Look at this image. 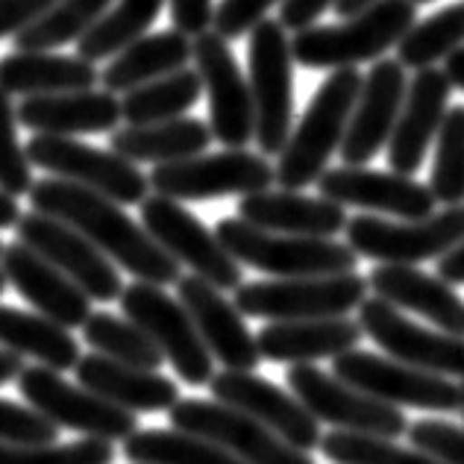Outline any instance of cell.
Here are the masks:
<instances>
[{"instance_id":"7bdbcfd3","label":"cell","mask_w":464,"mask_h":464,"mask_svg":"<svg viewBox=\"0 0 464 464\" xmlns=\"http://www.w3.org/2000/svg\"><path fill=\"white\" fill-rule=\"evenodd\" d=\"M33 188V165L27 162L24 144L18 141V115L12 97L0 89V191L21 198Z\"/></svg>"},{"instance_id":"4dcf8cb0","label":"cell","mask_w":464,"mask_h":464,"mask_svg":"<svg viewBox=\"0 0 464 464\" xmlns=\"http://www.w3.org/2000/svg\"><path fill=\"white\" fill-rule=\"evenodd\" d=\"M191 63V39L177 30L148 33L118 51L101 71V85L109 94H127L139 85L182 71Z\"/></svg>"},{"instance_id":"e575fe53","label":"cell","mask_w":464,"mask_h":464,"mask_svg":"<svg viewBox=\"0 0 464 464\" xmlns=\"http://www.w3.org/2000/svg\"><path fill=\"white\" fill-rule=\"evenodd\" d=\"M165 4L168 0H115V6H109L106 15L77 42V56L92 65L97 59H112L127 44L148 35Z\"/></svg>"},{"instance_id":"484cf974","label":"cell","mask_w":464,"mask_h":464,"mask_svg":"<svg viewBox=\"0 0 464 464\" xmlns=\"http://www.w3.org/2000/svg\"><path fill=\"white\" fill-rule=\"evenodd\" d=\"M238 218L279 236L333 238L347 227L344 206L324 198H306L300 191H259L238 200Z\"/></svg>"},{"instance_id":"f546056e","label":"cell","mask_w":464,"mask_h":464,"mask_svg":"<svg viewBox=\"0 0 464 464\" xmlns=\"http://www.w3.org/2000/svg\"><path fill=\"white\" fill-rule=\"evenodd\" d=\"M101 82V71L80 56L51 51H12L0 56V89L9 97L85 92Z\"/></svg>"},{"instance_id":"ee69618b","label":"cell","mask_w":464,"mask_h":464,"mask_svg":"<svg viewBox=\"0 0 464 464\" xmlns=\"http://www.w3.org/2000/svg\"><path fill=\"white\" fill-rule=\"evenodd\" d=\"M59 438L56 426L39 411L18 406L12 400H0V444L12 447H39L53 444Z\"/></svg>"},{"instance_id":"d6a6232c","label":"cell","mask_w":464,"mask_h":464,"mask_svg":"<svg viewBox=\"0 0 464 464\" xmlns=\"http://www.w3.org/2000/svg\"><path fill=\"white\" fill-rule=\"evenodd\" d=\"M0 350L15 353L21 359L33 356L42 362V368L56 373L74 371L80 362V344L68 329L15 306H0Z\"/></svg>"},{"instance_id":"9a60e30c","label":"cell","mask_w":464,"mask_h":464,"mask_svg":"<svg viewBox=\"0 0 464 464\" xmlns=\"http://www.w3.org/2000/svg\"><path fill=\"white\" fill-rule=\"evenodd\" d=\"M333 376L353 385L362 394H368L388 406H409L426 411H459L461 394L444 376L426 373L409 364L376 356L368 350H347L333 359Z\"/></svg>"},{"instance_id":"44dd1931","label":"cell","mask_w":464,"mask_h":464,"mask_svg":"<svg viewBox=\"0 0 464 464\" xmlns=\"http://www.w3.org/2000/svg\"><path fill=\"white\" fill-rule=\"evenodd\" d=\"M324 200L338 206H356L364 212L397 215L402 221H423L435 215V198L430 186L414 182L411 177H400L394 170H371V168H329L314 182Z\"/></svg>"},{"instance_id":"ac0fdd59","label":"cell","mask_w":464,"mask_h":464,"mask_svg":"<svg viewBox=\"0 0 464 464\" xmlns=\"http://www.w3.org/2000/svg\"><path fill=\"white\" fill-rule=\"evenodd\" d=\"M359 326L394 362L444 376V380L447 376H461L464 380V338L414 324L397 306H391L380 297L362 300Z\"/></svg>"},{"instance_id":"52a82bcc","label":"cell","mask_w":464,"mask_h":464,"mask_svg":"<svg viewBox=\"0 0 464 464\" xmlns=\"http://www.w3.org/2000/svg\"><path fill=\"white\" fill-rule=\"evenodd\" d=\"M24 153L33 168L103 194L118 206H141L148 200V174H141L136 165L112 150L92 148V144L65 136H33L24 144Z\"/></svg>"},{"instance_id":"cb8c5ba5","label":"cell","mask_w":464,"mask_h":464,"mask_svg":"<svg viewBox=\"0 0 464 464\" xmlns=\"http://www.w3.org/2000/svg\"><path fill=\"white\" fill-rule=\"evenodd\" d=\"M0 271H4L6 283L18 291V295L39 309L42 317L53 321L63 329H82V324L92 314V300L63 276L53 265H47L39 253L24 247L21 241L4 244L0 253Z\"/></svg>"},{"instance_id":"ffe728a7","label":"cell","mask_w":464,"mask_h":464,"mask_svg":"<svg viewBox=\"0 0 464 464\" xmlns=\"http://www.w3.org/2000/svg\"><path fill=\"white\" fill-rule=\"evenodd\" d=\"M406 68L397 59H380L362 77V89L353 106L350 124L341 141V159L350 168H364L380 153L394 132L402 97H406Z\"/></svg>"},{"instance_id":"2e32d148","label":"cell","mask_w":464,"mask_h":464,"mask_svg":"<svg viewBox=\"0 0 464 464\" xmlns=\"http://www.w3.org/2000/svg\"><path fill=\"white\" fill-rule=\"evenodd\" d=\"M15 232L24 247L39 253L47 265H53L59 274L68 276L92 303H112L121 297L124 283L118 276V267L101 250L92 247L77 229H71L51 215L21 212Z\"/></svg>"},{"instance_id":"9c48e42d","label":"cell","mask_w":464,"mask_h":464,"mask_svg":"<svg viewBox=\"0 0 464 464\" xmlns=\"http://www.w3.org/2000/svg\"><path fill=\"white\" fill-rule=\"evenodd\" d=\"M118 303L130 317V324H136L153 341L182 382L194 388L209 385L215 376L212 356L194 329L188 312L179 306V300L165 295L159 285L132 283L121 291Z\"/></svg>"},{"instance_id":"7402d4cb","label":"cell","mask_w":464,"mask_h":464,"mask_svg":"<svg viewBox=\"0 0 464 464\" xmlns=\"http://www.w3.org/2000/svg\"><path fill=\"white\" fill-rule=\"evenodd\" d=\"M177 300L188 312L194 329L203 338L209 356H215L227 371H256L259 368V350L250 335L241 312L218 291L215 285L203 283L200 276H179L177 279Z\"/></svg>"},{"instance_id":"ba28073f","label":"cell","mask_w":464,"mask_h":464,"mask_svg":"<svg viewBox=\"0 0 464 464\" xmlns=\"http://www.w3.org/2000/svg\"><path fill=\"white\" fill-rule=\"evenodd\" d=\"M347 247L382 265H418L441 259L464 241V206H447L423 221H385L376 215H356L347 227Z\"/></svg>"},{"instance_id":"db71d44e","label":"cell","mask_w":464,"mask_h":464,"mask_svg":"<svg viewBox=\"0 0 464 464\" xmlns=\"http://www.w3.org/2000/svg\"><path fill=\"white\" fill-rule=\"evenodd\" d=\"M21 218V209H18V200L9 198V194L0 191V229H9L15 227Z\"/></svg>"},{"instance_id":"8992f818","label":"cell","mask_w":464,"mask_h":464,"mask_svg":"<svg viewBox=\"0 0 464 464\" xmlns=\"http://www.w3.org/2000/svg\"><path fill=\"white\" fill-rule=\"evenodd\" d=\"M368 300V279L356 271L338 276H303V279H262L241 283L232 306L241 317L259 321H317V317H347Z\"/></svg>"},{"instance_id":"b9f144b4","label":"cell","mask_w":464,"mask_h":464,"mask_svg":"<svg viewBox=\"0 0 464 464\" xmlns=\"http://www.w3.org/2000/svg\"><path fill=\"white\" fill-rule=\"evenodd\" d=\"M115 447L97 438H82L71 444L12 447L0 444V464H112Z\"/></svg>"},{"instance_id":"d590c367","label":"cell","mask_w":464,"mask_h":464,"mask_svg":"<svg viewBox=\"0 0 464 464\" xmlns=\"http://www.w3.org/2000/svg\"><path fill=\"white\" fill-rule=\"evenodd\" d=\"M115 0H56L51 12L15 35V51H56L80 42Z\"/></svg>"},{"instance_id":"836d02e7","label":"cell","mask_w":464,"mask_h":464,"mask_svg":"<svg viewBox=\"0 0 464 464\" xmlns=\"http://www.w3.org/2000/svg\"><path fill=\"white\" fill-rule=\"evenodd\" d=\"M203 82L194 68L174 71L168 77H159L148 85L127 92L121 97V121L127 127H144V124H162V121L182 118V112L200 101Z\"/></svg>"},{"instance_id":"5b68a950","label":"cell","mask_w":464,"mask_h":464,"mask_svg":"<svg viewBox=\"0 0 464 464\" xmlns=\"http://www.w3.org/2000/svg\"><path fill=\"white\" fill-rule=\"evenodd\" d=\"M247 65L256 115L253 139L262 156H279L295 124V59H291V42L279 21L265 18L250 30Z\"/></svg>"},{"instance_id":"c3c4849f","label":"cell","mask_w":464,"mask_h":464,"mask_svg":"<svg viewBox=\"0 0 464 464\" xmlns=\"http://www.w3.org/2000/svg\"><path fill=\"white\" fill-rule=\"evenodd\" d=\"M53 4L56 0H0V39L27 30L44 12H51Z\"/></svg>"},{"instance_id":"8d00e7d4","label":"cell","mask_w":464,"mask_h":464,"mask_svg":"<svg viewBox=\"0 0 464 464\" xmlns=\"http://www.w3.org/2000/svg\"><path fill=\"white\" fill-rule=\"evenodd\" d=\"M124 456L132 464H241L206 438L179 430H144L124 441Z\"/></svg>"},{"instance_id":"9f6ffc18","label":"cell","mask_w":464,"mask_h":464,"mask_svg":"<svg viewBox=\"0 0 464 464\" xmlns=\"http://www.w3.org/2000/svg\"><path fill=\"white\" fill-rule=\"evenodd\" d=\"M4 288H6V276H4V271H0V295H4Z\"/></svg>"},{"instance_id":"4316f807","label":"cell","mask_w":464,"mask_h":464,"mask_svg":"<svg viewBox=\"0 0 464 464\" xmlns=\"http://www.w3.org/2000/svg\"><path fill=\"white\" fill-rule=\"evenodd\" d=\"M368 288L391 306L409 309L435 324L441 333L464 338V297H459L444 279L411 265H376L368 276Z\"/></svg>"},{"instance_id":"7c38bea8","label":"cell","mask_w":464,"mask_h":464,"mask_svg":"<svg viewBox=\"0 0 464 464\" xmlns=\"http://www.w3.org/2000/svg\"><path fill=\"white\" fill-rule=\"evenodd\" d=\"M168 411L174 430L206 438L241 464H314L309 453L295 450L262 423L218 400L186 397L177 400Z\"/></svg>"},{"instance_id":"6da1fadb","label":"cell","mask_w":464,"mask_h":464,"mask_svg":"<svg viewBox=\"0 0 464 464\" xmlns=\"http://www.w3.org/2000/svg\"><path fill=\"white\" fill-rule=\"evenodd\" d=\"M30 206L33 212L51 215L71 229H77L109 262L136 276V283L162 288L177 285V279L182 276L179 265L144 232V227L132 221L118 203L103 198V194L51 177L33 182Z\"/></svg>"},{"instance_id":"f5cc1de1","label":"cell","mask_w":464,"mask_h":464,"mask_svg":"<svg viewBox=\"0 0 464 464\" xmlns=\"http://www.w3.org/2000/svg\"><path fill=\"white\" fill-rule=\"evenodd\" d=\"M444 77L450 80L453 89H461L464 92V47L453 51L447 56V65H444Z\"/></svg>"},{"instance_id":"f6af8a7d","label":"cell","mask_w":464,"mask_h":464,"mask_svg":"<svg viewBox=\"0 0 464 464\" xmlns=\"http://www.w3.org/2000/svg\"><path fill=\"white\" fill-rule=\"evenodd\" d=\"M409 441L414 450L438 459L441 464H464V430L441 418H423L409 426Z\"/></svg>"},{"instance_id":"603a6c76","label":"cell","mask_w":464,"mask_h":464,"mask_svg":"<svg viewBox=\"0 0 464 464\" xmlns=\"http://www.w3.org/2000/svg\"><path fill=\"white\" fill-rule=\"evenodd\" d=\"M450 92H453V85L438 68H423L411 77L394 132L388 139V165L394 174L411 177L420 170L426 153H430V144L435 141L438 127L444 121Z\"/></svg>"},{"instance_id":"816d5d0a","label":"cell","mask_w":464,"mask_h":464,"mask_svg":"<svg viewBox=\"0 0 464 464\" xmlns=\"http://www.w3.org/2000/svg\"><path fill=\"white\" fill-rule=\"evenodd\" d=\"M24 368H27V364H24L21 356H15V353H9V350H0V385L18 380Z\"/></svg>"},{"instance_id":"3957f363","label":"cell","mask_w":464,"mask_h":464,"mask_svg":"<svg viewBox=\"0 0 464 464\" xmlns=\"http://www.w3.org/2000/svg\"><path fill=\"white\" fill-rule=\"evenodd\" d=\"M414 21H418V6L411 0H376L359 15L344 18V24L306 27L295 33L291 59L314 71L380 63L391 47H397L402 35L414 27Z\"/></svg>"},{"instance_id":"7a4b0ae2","label":"cell","mask_w":464,"mask_h":464,"mask_svg":"<svg viewBox=\"0 0 464 464\" xmlns=\"http://www.w3.org/2000/svg\"><path fill=\"white\" fill-rule=\"evenodd\" d=\"M359 89H362L359 71L338 68L314 92L300 124L291 130L285 148L279 153V162L274 168V182H279L283 191H300L321 179L329 159H333V153L344 141Z\"/></svg>"},{"instance_id":"30bf717a","label":"cell","mask_w":464,"mask_h":464,"mask_svg":"<svg viewBox=\"0 0 464 464\" xmlns=\"http://www.w3.org/2000/svg\"><path fill=\"white\" fill-rule=\"evenodd\" d=\"M150 188L168 200H215L232 194H259L274 186V165L262 153L224 150L200 153L182 162L156 165L148 177Z\"/></svg>"},{"instance_id":"f35d334b","label":"cell","mask_w":464,"mask_h":464,"mask_svg":"<svg viewBox=\"0 0 464 464\" xmlns=\"http://www.w3.org/2000/svg\"><path fill=\"white\" fill-rule=\"evenodd\" d=\"M459 47H464V4L444 6L426 21H414V27L397 44V63L402 68L423 71Z\"/></svg>"},{"instance_id":"f1b7e54d","label":"cell","mask_w":464,"mask_h":464,"mask_svg":"<svg viewBox=\"0 0 464 464\" xmlns=\"http://www.w3.org/2000/svg\"><path fill=\"white\" fill-rule=\"evenodd\" d=\"M359 321L350 317H317V321H276L256 335L262 359L285 364H312L314 359H335L356 350L362 341Z\"/></svg>"},{"instance_id":"11a10c76","label":"cell","mask_w":464,"mask_h":464,"mask_svg":"<svg viewBox=\"0 0 464 464\" xmlns=\"http://www.w3.org/2000/svg\"><path fill=\"white\" fill-rule=\"evenodd\" d=\"M373 4H376V0H335L333 9H335L338 18H353V15H359V12H364Z\"/></svg>"},{"instance_id":"ab89813d","label":"cell","mask_w":464,"mask_h":464,"mask_svg":"<svg viewBox=\"0 0 464 464\" xmlns=\"http://www.w3.org/2000/svg\"><path fill=\"white\" fill-rule=\"evenodd\" d=\"M430 191L435 203L444 206L464 203V106L461 103L447 109L441 127H438Z\"/></svg>"},{"instance_id":"91938a15","label":"cell","mask_w":464,"mask_h":464,"mask_svg":"<svg viewBox=\"0 0 464 464\" xmlns=\"http://www.w3.org/2000/svg\"><path fill=\"white\" fill-rule=\"evenodd\" d=\"M0 253H4V244H0Z\"/></svg>"},{"instance_id":"bcb514c9","label":"cell","mask_w":464,"mask_h":464,"mask_svg":"<svg viewBox=\"0 0 464 464\" xmlns=\"http://www.w3.org/2000/svg\"><path fill=\"white\" fill-rule=\"evenodd\" d=\"M283 4V0H221L212 12V33L221 35L224 42H236L247 35L256 24L265 21L267 9Z\"/></svg>"},{"instance_id":"680465c9","label":"cell","mask_w":464,"mask_h":464,"mask_svg":"<svg viewBox=\"0 0 464 464\" xmlns=\"http://www.w3.org/2000/svg\"><path fill=\"white\" fill-rule=\"evenodd\" d=\"M459 394H461V406H464V382L459 385Z\"/></svg>"},{"instance_id":"277c9868","label":"cell","mask_w":464,"mask_h":464,"mask_svg":"<svg viewBox=\"0 0 464 464\" xmlns=\"http://www.w3.org/2000/svg\"><path fill=\"white\" fill-rule=\"evenodd\" d=\"M215 236L238 265H250L256 271L276 279L338 276L356 271L359 265V256L335 238L279 236V232L244 224L241 218L218 221Z\"/></svg>"},{"instance_id":"4fadbf2b","label":"cell","mask_w":464,"mask_h":464,"mask_svg":"<svg viewBox=\"0 0 464 464\" xmlns=\"http://www.w3.org/2000/svg\"><path fill=\"white\" fill-rule=\"evenodd\" d=\"M288 388L317 423H333L341 432L394 441L409 430L406 414L400 409L362 394V391L341 382L333 373L314 368V364H291Z\"/></svg>"},{"instance_id":"e0dca14e","label":"cell","mask_w":464,"mask_h":464,"mask_svg":"<svg viewBox=\"0 0 464 464\" xmlns=\"http://www.w3.org/2000/svg\"><path fill=\"white\" fill-rule=\"evenodd\" d=\"M194 71L209 97V132L227 150H244L253 141L256 115L247 77L241 74L238 59L232 56L229 42L212 30L191 39Z\"/></svg>"},{"instance_id":"83f0119b","label":"cell","mask_w":464,"mask_h":464,"mask_svg":"<svg viewBox=\"0 0 464 464\" xmlns=\"http://www.w3.org/2000/svg\"><path fill=\"white\" fill-rule=\"evenodd\" d=\"M80 388L103 397L112 406L141 414V411H168L179 400V388L159 371H141L132 364H121L106 356L89 353L74 364Z\"/></svg>"},{"instance_id":"681fc988","label":"cell","mask_w":464,"mask_h":464,"mask_svg":"<svg viewBox=\"0 0 464 464\" xmlns=\"http://www.w3.org/2000/svg\"><path fill=\"white\" fill-rule=\"evenodd\" d=\"M335 0H283L279 4V27L283 30H306L314 27V21L324 15L326 9H333Z\"/></svg>"},{"instance_id":"6f0895ef","label":"cell","mask_w":464,"mask_h":464,"mask_svg":"<svg viewBox=\"0 0 464 464\" xmlns=\"http://www.w3.org/2000/svg\"><path fill=\"white\" fill-rule=\"evenodd\" d=\"M414 6H420V4H432V0H411Z\"/></svg>"},{"instance_id":"60d3db41","label":"cell","mask_w":464,"mask_h":464,"mask_svg":"<svg viewBox=\"0 0 464 464\" xmlns=\"http://www.w3.org/2000/svg\"><path fill=\"white\" fill-rule=\"evenodd\" d=\"M321 450L333 464H441L420 450L400 447L388 438L356 435V432H329L321 435Z\"/></svg>"},{"instance_id":"f907efd6","label":"cell","mask_w":464,"mask_h":464,"mask_svg":"<svg viewBox=\"0 0 464 464\" xmlns=\"http://www.w3.org/2000/svg\"><path fill=\"white\" fill-rule=\"evenodd\" d=\"M438 279L447 285H464V241L438 259Z\"/></svg>"},{"instance_id":"7dc6e473","label":"cell","mask_w":464,"mask_h":464,"mask_svg":"<svg viewBox=\"0 0 464 464\" xmlns=\"http://www.w3.org/2000/svg\"><path fill=\"white\" fill-rule=\"evenodd\" d=\"M168 6L177 33L188 35V39H198V35L209 33L215 0H168Z\"/></svg>"},{"instance_id":"d4e9b609","label":"cell","mask_w":464,"mask_h":464,"mask_svg":"<svg viewBox=\"0 0 464 464\" xmlns=\"http://www.w3.org/2000/svg\"><path fill=\"white\" fill-rule=\"evenodd\" d=\"M18 124L30 127L35 136H92V132H115L121 124V97L103 89L35 94L21 97L15 106Z\"/></svg>"},{"instance_id":"5bb4252c","label":"cell","mask_w":464,"mask_h":464,"mask_svg":"<svg viewBox=\"0 0 464 464\" xmlns=\"http://www.w3.org/2000/svg\"><path fill=\"white\" fill-rule=\"evenodd\" d=\"M144 232L162 247L177 265H186L194 276L215 285L218 291H236L241 285V265L221 247V241L198 215L168 198H148L141 206Z\"/></svg>"},{"instance_id":"8fae6325","label":"cell","mask_w":464,"mask_h":464,"mask_svg":"<svg viewBox=\"0 0 464 464\" xmlns=\"http://www.w3.org/2000/svg\"><path fill=\"white\" fill-rule=\"evenodd\" d=\"M18 391L33 406V411H39L56 430L65 426V430H74L109 444L127 441L132 432H139V418L132 411L118 409L80 385H71L63 373L42 368V364L21 371Z\"/></svg>"},{"instance_id":"1f68e13d","label":"cell","mask_w":464,"mask_h":464,"mask_svg":"<svg viewBox=\"0 0 464 464\" xmlns=\"http://www.w3.org/2000/svg\"><path fill=\"white\" fill-rule=\"evenodd\" d=\"M109 144H112V153L132 165H170L206 153V148L212 144V132L206 121L182 115L174 121H162V124L118 127Z\"/></svg>"},{"instance_id":"74e56055","label":"cell","mask_w":464,"mask_h":464,"mask_svg":"<svg viewBox=\"0 0 464 464\" xmlns=\"http://www.w3.org/2000/svg\"><path fill=\"white\" fill-rule=\"evenodd\" d=\"M82 338L97 356H106L121 364H132L141 371H159L165 356L136 324L121 321L109 312H92L82 324Z\"/></svg>"},{"instance_id":"d6986e66","label":"cell","mask_w":464,"mask_h":464,"mask_svg":"<svg viewBox=\"0 0 464 464\" xmlns=\"http://www.w3.org/2000/svg\"><path fill=\"white\" fill-rule=\"evenodd\" d=\"M209 391L218 402L247 414L295 450L309 453V450L321 447V423L303 409L295 394H285L283 388L262 376L250 371H221L209 380Z\"/></svg>"}]
</instances>
